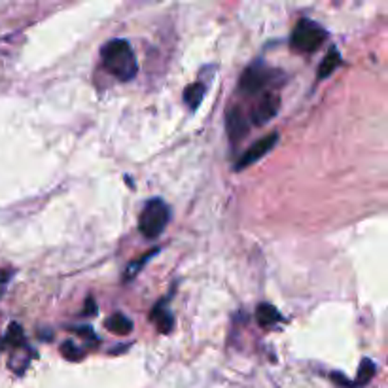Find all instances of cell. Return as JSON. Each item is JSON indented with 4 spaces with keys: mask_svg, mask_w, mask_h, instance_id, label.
<instances>
[{
    "mask_svg": "<svg viewBox=\"0 0 388 388\" xmlns=\"http://www.w3.org/2000/svg\"><path fill=\"white\" fill-rule=\"evenodd\" d=\"M273 74H275V72L265 69L262 63L250 64V66L243 72L241 82H239L241 93H245V95H258V93H263L265 88H267V84L273 82Z\"/></svg>",
    "mask_w": 388,
    "mask_h": 388,
    "instance_id": "277c9868",
    "label": "cell"
},
{
    "mask_svg": "<svg viewBox=\"0 0 388 388\" xmlns=\"http://www.w3.org/2000/svg\"><path fill=\"white\" fill-rule=\"evenodd\" d=\"M4 343H8L10 347H21L25 343V335H23V330H21V326L10 324L8 335H6Z\"/></svg>",
    "mask_w": 388,
    "mask_h": 388,
    "instance_id": "5bb4252c",
    "label": "cell"
},
{
    "mask_svg": "<svg viewBox=\"0 0 388 388\" xmlns=\"http://www.w3.org/2000/svg\"><path fill=\"white\" fill-rule=\"evenodd\" d=\"M277 143H278V133H269L267 136H263V138H260L258 143H254L252 146L241 156V159L235 163L233 169H235V171H243V169L250 167L252 163H256V161H260L263 156H267V154L277 146Z\"/></svg>",
    "mask_w": 388,
    "mask_h": 388,
    "instance_id": "5b68a950",
    "label": "cell"
},
{
    "mask_svg": "<svg viewBox=\"0 0 388 388\" xmlns=\"http://www.w3.org/2000/svg\"><path fill=\"white\" fill-rule=\"evenodd\" d=\"M154 254H158V250H151L150 254H144V256H141V260H136V262L129 263V267H127V269H125V280L136 277V273L141 271V267H143L144 263L150 260Z\"/></svg>",
    "mask_w": 388,
    "mask_h": 388,
    "instance_id": "2e32d148",
    "label": "cell"
},
{
    "mask_svg": "<svg viewBox=\"0 0 388 388\" xmlns=\"http://www.w3.org/2000/svg\"><path fill=\"white\" fill-rule=\"evenodd\" d=\"M375 372H377V365H375V362H372L369 358H364V360H362V364H360V369H358L356 380L352 383V388H360V387H364V385H367V383L373 379Z\"/></svg>",
    "mask_w": 388,
    "mask_h": 388,
    "instance_id": "4fadbf2b",
    "label": "cell"
},
{
    "mask_svg": "<svg viewBox=\"0 0 388 388\" xmlns=\"http://www.w3.org/2000/svg\"><path fill=\"white\" fill-rule=\"evenodd\" d=\"M171 220V210L165 201L161 199H150L144 205L141 218H138V230L144 237L156 239L165 231L167 223Z\"/></svg>",
    "mask_w": 388,
    "mask_h": 388,
    "instance_id": "3957f363",
    "label": "cell"
},
{
    "mask_svg": "<svg viewBox=\"0 0 388 388\" xmlns=\"http://www.w3.org/2000/svg\"><path fill=\"white\" fill-rule=\"evenodd\" d=\"M61 352H63V356L66 360H72V362H78V360L84 358V350L78 349L71 341H64L63 345H61Z\"/></svg>",
    "mask_w": 388,
    "mask_h": 388,
    "instance_id": "9a60e30c",
    "label": "cell"
},
{
    "mask_svg": "<svg viewBox=\"0 0 388 388\" xmlns=\"http://www.w3.org/2000/svg\"><path fill=\"white\" fill-rule=\"evenodd\" d=\"M326 38H328V32L324 31V27H320L313 19L303 17L293 27L292 36H290V46H292L293 51L311 53V51H317L324 44Z\"/></svg>",
    "mask_w": 388,
    "mask_h": 388,
    "instance_id": "7a4b0ae2",
    "label": "cell"
},
{
    "mask_svg": "<svg viewBox=\"0 0 388 388\" xmlns=\"http://www.w3.org/2000/svg\"><path fill=\"white\" fill-rule=\"evenodd\" d=\"M104 326H106V330H110L112 333H118V335H127V333L133 332V322L121 313H116V315L106 318Z\"/></svg>",
    "mask_w": 388,
    "mask_h": 388,
    "instance_id": "30bf717a",
    "label": "cell"
},
{
    "mask_svg": "<svg viewBox=\"0 0 388 388\" xmlns=\"http://www.w3.org/2000/svg\"><path fill=\"white\" fill-rule=\"evenodd\" d=\"M226 127H228V135H230V141L233 144H239L248 133L250 129V119L246 118L245 112L241 110L239 106H231L228 110V116H226Z\"/></svg>",
    "mask_w": 388,
    "mask_h": 388,
    "instance_id": "52a82bcc",
    "label": "cell"
},
{
    "mask_svg": "<svg viewBox=\"0 0 388 388\" xmlns=\"http://www.w3.org/2000/svg\"><path fill=\"white\" fill-rule=\"evenodd\" d=\"M101 59H103L104 71L110 72L114 78L119 82H129L136 76L138 63H136L135 51L127 40H110L103 49H101Z\"/></svg>",
    "mask_w": 388,
    "mask_h": 388,
    "instance_id": "6da1fadb",
    "label": "cell"
},
{
    "mask_svg": "<svg viewBox=\"0 0 388 388\" xmlns=\"http://www.w3.org/2000/svg\"><path fill=\"white\" fill-rule=\"evenodd\" d=\"M95 305H93V300L89 298L88 300V311H86V315H91V313H95Z\"/></svg>",
    "mask_w": 388,
    "mask_h": 388,
    "instance_id": "ac0fdd59",
    "label": "cell"
},
{
    "mask_svg": "<svg viewBox=\"0 0 388 388\" xmlns=\"http://www.w3.org/2000/svg\"><path fill=\"white\" fill-rule=\"evenodd\" d=\"M151 322L156 324L159 333H171L175 328V318L171 315V311L167 309L165 301H159L158 307L151 311Z\"/></svg>",
    "mask_w": 388,
    "mask_h": 388,
    "instance_id": "ba28073f",
    "label": "cell"
},
{
    "mask_svg": "<svg viewBox=\"0 0 388 388\" xmlns=\"http://www.w3.org/2000/svg\"><path fill=\"white\" fill-rule=\"evenodd\" d=\"M256 318H258L260 326H271L278 322V320H282L280 313H278L271 303H262V305L256 309Z\"/></svg>",
    "mask_w": 388,
    "mask_h": 388,
    "instance_id": "7c38bea8",
    "label": "cell"
},
{
    "mask_svg": "<svg viewBox=\"0 0 388 388\" xmlns=\"http://www.w3.org/2000/svg\"><path fill=\"white\" fill-rule=\"evenodd\" d=\"M10 278H12V271L0 269V293H2V290H4V286L8 284Z\"/></svg>",
    "mask_w": 388,
    "mask_h": 388,
    "instance_id": "e0dca14e",
    "label": "cell"
},
{
    "mask_svg": "<svg viewBox=\"0 0 388 388\" xmlns=\"http://www.w3.org/2000/svg\"><path fill=\"white\" fill-rule=\"evenodd\" d=\"M205 99V86L197 82V84H191L188 88L184 89V103L188 104V108L191 112H195L203 103Z\"/></svg>",
    "mask_w": 388,
    "mask_h": 388,
    "instance_id": "9c48e42d",
    "label": "cell"
},
{
    "mask_svg": "<svg viewBox=\"0 0 388 388\" xmlns=\"http://www.w3.org/2000/svg\"><path fill=\"white\" fill-rule=\"evenodd\" d=\"M341 64V53L337 49H332L328 56L322 59V63L318 66V80H326L328 76H332V72Z\"/></svg>",
    "mask_w": 388,
    "mask_h": 388,
    "instance_id": "8fae6325",
    "label": "cell"
},
{
    "mask_svg": "<svg viewBox=\"0 0 388 388\" xmlns=\"http://www.w3.org/2000/svg\"><path fill=\"white\" fill-rule=\"evenodd\" d=\"M280 108V97L273 91H263L260 101L256 103L252 110H250V121H254L256 125H263L269 119H273L278 114Z\"/></svg>",
    "mask_w": 388,
    "mask_h": 388,
    "instance_id": "8992f818",
    "label": "cell"
}]
</instances>
